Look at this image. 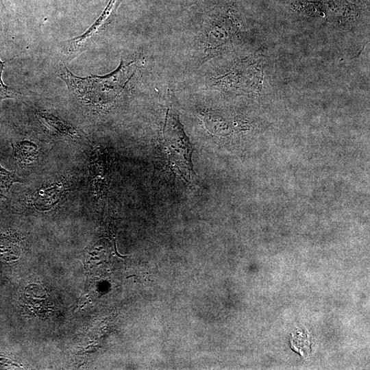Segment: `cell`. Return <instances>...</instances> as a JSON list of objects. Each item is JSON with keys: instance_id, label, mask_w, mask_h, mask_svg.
Here are the masks:
<instances>
[{"instance_id": "cell-10", "label": "cell", "mask_w": 370, "mask_h": 370, "mask_svg": "<svg viewBox=\"0 0 370 370\" xmlns=\"http://www.w3.org/2000/svg\"><path fill=\"white\" fill-rule=\"evenodd\" d=\"M2 13H3V3L0 0V30L1 29V23H2Z\"/></svg>"}, {"instance_id": "cell-7", "label": "cell", "mask_w": 370, "mask_h": 370, "mask_svg": "<svg viewBox=\"0 0 370 370\" xmlns=\"http://www.w3.org/2000/svg\"><path fill=\"white\" fill-rule=\"evenodd\" d=\"M14 149L15 158L21 165H27L34 162L39 153L37 145L29 140L16 143Z\"/></svg>"}, {"instance_id": "cell-4", "label": "cell", "mask_w": 370, "mask_h": 370, "mask_svg": "<svg viewBox=\"0 0 370 370\" xmlns=\"http://www.w3.org/2000/svg\"><path fill=\"white\" fill-rule=\"evenodd\" d=\"M90 163L95 195L97 199H102L107 193L109 181L108 154L102 149H97L93 151Z\"/></svg>"}, {"instance_id": "cell-1", "label": "cell", "mask_w": 370, "mask_h": 370, "mask_svg": "<svg viewBox=\"0 0 370 370\" xmlns=\"http://www.w3.org/2000/svg\"><path fill=\"white\" fill-rule=\"evenodd\" d=\"M135 71L134 61L122 60L116 70L103 76H76L64 65L59 66L58 76L81 104L101 110L114 103L125 91Z\"/></svg>"}, {"instance_id": "cell-9", "label": "cell", "mask_w": 370, "mask_h": 370, "mask_svg": "<svg viewBox=\"0 0 370 370\" xmlns=\"http://www.w3.org/2000/svg\"><path fill=\"white\" fill-rule=\"evenodd\" d=\"M4 64L5 62H2L0 59V100L14 97L18 94L16 92L7 86L2 80L1 75Z\"/></svg>"}, {"instance_id": "cell-5", "label": "cell", "mask_w": 370, "mask_h": 370, "mask_svg": "<svg viewBox=\"0 0 370 370\" xmlns=\"http://www.w3.org/2000/svg\"><path fill=\"white\" fill-rule=\"evenodd\" d=\"M38 121L52 135L61 138H74L77 136V130L65 120L45 110L36 113Z\"/></svg>"}, {"instance_id": "cell-8", "label": "cell", "mask_w": 370, "mask_h": 370, "mask_svg": "<svg viewBox=\"0 0 370 370\" xmlns=\"http://www.w3.org/2000/svg\"><path fill=\"white\" fill-rule=\"evenodd\" d=\"M16 182H19L18 178L0 165V194L8 191L12 184Z\"/></svg>"}, {"instance_id": "cell-3", "label": "cell", "mask_w": 370, "mask_h": 370, "mask_svg": "<svg viewBox=\"0 0 370 370\" xmlns=\"http://www.w3.org/2000/svg\"><path fill=\"white\" fill-rule=\"evenodd\" d=\"M121 0H110L95 23L82 34L60 44V53L67 60H72L83 53L90 42L112 21Z\"/></svg>"}, {"instance_id": "cell-2", "label": "cell", "mask_w": 370, "mask_h": 370, "mask_svg": "<svg viewBox=\"0 0 370 370\" xmlns=\"http://www.w3.org/2000/svg\"><path fill=\"white\" fill-rule=\"evenodd\" d=\"M163 138L169 162L180 171L184 178L190 180L193 173L191 160L193 146L184 132L178 113L173 107L167 110Z\"/></svg>"}, {"instance_id": "cell-6", "label": "cell", "mask_w": 370, "mask_h": 370, "mask_svg": "<svg viewBox=\"0 0 370 370\" xmlns=\"http://www.w3.org/2000/svg\"><path fill=\"white\" fill-rule=\"evenodd\" d=\"M62 184L40 190L33 199L34 205L41 210L50 209L58 201L62 192Z\"/></svg>"}]
</instances>
